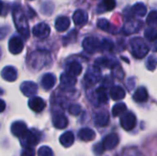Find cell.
I'll use <instances>...</instances> for the list:
<instances>
[{
	"label": "cell",
	"mask_w": 157,
	"mask_h": 156,
	"mask_svg": "<svg viewBox=\"0 0 157 156\" xmlns=\"http://www.w3.org/2000/svg\"><path fill=\"white\" fill-rule=\"evenodd\" d=\"M2 77L9 82H12L17 79V70L12 66H6L2 70Z\"/></svg>",
	"instance_id": "23"
},
{
	"label": "cell",
	"mask_w": 157,
	"mask_h": 156,
	"mask_svg": "<svg viewBox=\"0 0 157 156\" xmlns=\"http://www.w3.org/2000/svg\"><path fill=\"white\" fill-rule=\"evenodd\" d=\"M93 150H94V153H95L96 154L99 155V154H103V152H104L105 149H104V147H103V145H102V143H97V144L94 146Z\"/></svg>",
	"instance_id": "40"
},
{
	"label": "cell",
	"mask_w": 157,
	"mask_h": 156,
	"mask_svg": "<svg viewBox=\"0 0 157 156\" xmlns=\"http://www.w3.org/2000/svg\"><path fill=\"white\" fill-rule=\"evenodd\" d=\"M50 34V27L45 23H39L33 28V35L40 39H45Z\"/></svg>",
	"instance_id": "10"
},
{
	"label": "cell",
	"mask_w": 157,
	"mask_h": 156,
	"mask_svg": "<svg viewBox=\"0 0 157 156\" xmlns=\"http://www.w3.org/2000/svg\"><path fill=\"white\" fill-rule=\"evenodd\" d=\"M133 99L138 102V103H143L147 101L148 99V92L145 87H139L136 89L134 95H133Z\"/></svg>",
	"instance_id": "25"
},
{
	"label": "cell",
	"mask_w": 157,
	"mask_h": 156,
	"mask_svg": "<svg viewBox=\"0 0 157 156\" xmlns=\"http://www.w3.org/2000/svg\"><path fill=\"white\" fill-rule=\"evenodd\" d=\"M74 143H75V136L72 131H66L63 134H62L60 137V143L65 148L71 147L74 144Z\"/></svg>",
	"instance_id": "22"
},
{
	"label": "cell",
	"mask_w": 157,
	"mask_h": 156,
	"mask_svg": "<svg viewBox=\"0 0 157 156\" xmlns=\"http://www.w3.org/2000/svg\"><path fill=\"white\" fill-rule=\"evenodd\" d=\"M70 26V19L67 17H59L55 21V29L58 31H64Z\"/></svg>",
	"instance_id": "26"
},
{
	"label": "cell",
	"mask_w": 157,
	"mask_h": 156,
	"mask_svg": "<svg viewBox=\"0 0 157 156\" xmlns=\"http://www.w3.org/2000/svg\"><path fill=\"white\" fill-rule=\"evenodd\" d=\"M4 9H5V5L2 1H0V15H4L5 12H4Z\"/></svg>",
	"instance_id": "44"
},
{
	"label": "cell",
	"mask_w": 157,
	"mask_h": 156,
	"mask_svg": "<svg viewBox=\"0 0 157 156\" xmlns=\"http://www.w3.org/2000/svg\"><path fill=\"white\" fill-rule=\"evenodd\" d=\"M52 123H53V126L55 128H57L59 130H63V129H65L67 127L68 120L63 114L57 113L52 118Z\"/></svg>",
	"instance_id": "15"
},
{
	"label": "cell",
	"mask_w": 157,
	"mask_h": 156,
	"mask_svg": "<svg viewBox=\"0 0 157 156\" xmlns=\"http://www.w3.org/2000/svg\"><path fill=\"white\" fill-rule=\"evenodd\" d=\"M100 47H101L102 50L109 51H112V49L114 48V43L109 40L104 39L102 40V42L100 43Z\"/></svg>",
	"instance_id": "37"
},
{
	"label": "cell",
	"mask_w": 157,
	"mask_h": 156,
	"mask_svg": "<svg viewBox=\"0 0 157 156\" xmlns=\"http://www.w3.org/2000/svg\"><path fill=\"white\" fill-rule=\"evenodd\" d=\"M8 50L13 54H18L23 50V41L19 37L14 36L9 40Z\"/></svg>",
	"instance_id": "9"
},
{
	"label": "cell",
	"mask_w": 157,
	"mask_h": 156,
	"mask_svg": "<svg viewBox=\"0 0 157 156\" xmlns=\"http://www.w3.org/2000/svg\"><path fill=\"white\" fill-rule=\"evenodd\" d=\"M96 64L99 65V66H105L108 68H112L115 66L116 63H115V61H112L109 58H98L96 61Z\"/></svg>",
	"instance_id": "32"
},
{
	"label": "cell",
	"mask_w": 157,
	"mask_h": 156,
	"mask_svg": "<svg viewBox=\"0 0 157 156\" xmlns=\"http://www.w3.org/2000/svg\"><path fill=\"white\" fill-rule=\"evenodd\" d=\"M154 51H157V42H155V46H154Z\"/></svg>",
	"instance_id": "45"
},
{
	"label": "cell",
	"mask_w": 157,
	"mask_h": 156,
	"mask_svg": "<svg viewBox=\"0 0 157 156\" xmlns=\"http://www.w3.org/2000/svg\"><path fill=\"white\" fill-rule=\"evenodd\" d=\"M76 83V78L75 76H73L69 74H63L61 75V86L63 88H71L73 87Z\"/></svg>",
	"instance_id": "17"
},
{
	"label": "cell",
	"mask_w": 157,
	"mask_h": 156,
	"mask_svg": "<svg viewBox=\"0 0 157 156\" xmlns=\"http://www.w3.org/2000/svg\"><path fill=\"white\" fill-rule=\"evenodd\" d=\"M100 77H101V73L99 67L92 66L87 70L85 75V82L87 84V86H93L98 82H99Z\"/></svg>",
	"instance_id": "5"
},
{
	"label": "cell",
	"mask_w": 157,
	"mask_h": 156,
	"mask_svg": "<svg viewBox=\"0 0 157 156\" xmlns=\"http://www.w3.org/2000/svg\"><path fill=\"white\" fill-rule=\"evenodd\" d=\"M98 27L104 30V31H108V32H110V33H116V28L114 26H112L110 24V22L106 19V18H100L98 20Z\"/></svg>",
	"instance_id": "27"
},
{
	"label": "cell",
	"mask_w": 157,
	"mask_h": 156,
	"mask_svg": "<svg viewBox=\"0 0 157 156\" xmlns=\"http://www.w3.org/2000/svg\"><path fill=\"white\" fill-rule=\"evenodd\" d=\"M69 112L74 116H77L81 112V107L77 104H73L69 107Z\"/></svg>",
	"instance_id": "39"
},
{
	"label": "cell",
	"mask_w": 157,
	"mask_h": 156,
	"mask_svg": "<svg viewBox=\"0 0 157 156\" xmlns=\"http://www.w3.org/2000/svg\"><path fill=\"white\" fill-rule=\"evenodd\" d=\"M29 107L31 110L35 112H41L45 108L46 104L42 98L39 97H33L29 101Z\"/></svg>",
	"instance_id": "11"
},
{
	"label": "cell",
	"mask_w": 157,
	"mask_h": 156,
	"mask_svg": "<svg viewBox=\"0 0 157 156\" xmlns=\"http://www.w3.org/2000/svg\"><path fill=\"white\" fill-rule=\"evenodd\" d=\"M87 19H88L87 14L81 9H78L74 13L73 20L76 26H82V25L86 24L87 22Z\"/></svg>",
	"instance_id": "18"
},
{
	"label": "cell",
	"mask_w": 157,
	"mask_h": 156,
	"mask_svg": "<svg viewBox=\"0 0 157 156\" xmlns=\"http://www.w3.org/2000/svg\"><path fill=\"white\" fill-rule=\"evenodd\" d=\"M19 141L23 148H32L39 143V136L34 131H27L25 134L19 137Z\"/></svg>",
	"instance_id": "4"
},
{
	"label": "cell",
	"mask_w": 157,
	"mask_h": 156,
	"mask_svg": "<svg viewBox=\"0 0 157 156\" xmlns=\"http://www.w3.org/2000/svg\"><path fill=\"white\" fill-rule=\"evenodd\" d=\"M110 97L113 100L115 101H119V100H121L125 97L126 96V93H125V90L120 86H114L111 87L110 89Z\"/></svg>",
	"instance_id": "20"
},
{
	"label": "cell",
	"mask_w": 157,
	"mask_h": 156,
	"mask_svg": "<svg viewBox=\"0 0 157 156\" xmlns=\"http://www.w3.org/2000/svg\"><path fill=\"white\" fill-rule=\"evenodd\" d=\"M5 108H6V103L2 99H0V112H3Z\"/></svg>",
	"instance_id": "43"
},
{
	"label": "cell",
	"mask_w": 157,
	"mask_h": 156,
	"mask_svg": "<svg viewBox=\"0 0 157 156\" xmlns=\"http://www.w3.org/2000/svg\"><path fill=\"white\" fill-rule=\"evenodd\" d=\"M20 88L26 97H33L38 91V86L33 82H25L21 85Z\"/></svg>",
	"instance_id": "14"
},
{
	"label": "cell",
	"mask_w": 157,
	"mask_h": 156,
	"mask_svg": "<svg viewBox=\"0 0 157 156\" xmlns=\"http://www.w3.org/2000/svg\"><path fill=\"white\" fill-rule=\"evenodd\" d=\"M146 23L151 27H157V11L154 10L149 13L146 17Z\"/></svg>",
	"instance_id": "34"
},
{
	"label": "cell",
	"mask_w": 157,
	"mask_h": 156,
	"mask_svg": "<svg viewBox=\"0 0 157 156\" xmlns=\"http://www.w3.org/2000/svg\"><path fill=\"white\" fill-rule=\"evenodd\" d=\"M27 131H28L27 125L22 121H16L11 125V133L17 138L25 134Z\"/></svg>",
	"instance_id": "13"
},
{
	"label": "cell",
	"mask_w": 157,
	"mask_h": 156,
	"mask_svg": "<svg viewBox=\"0 0 157 156\" xmlns=\"http://www.w3.org/2000/svg\"><path fill=\"white\" fill-rule=\"evenodd\" d=\"M21 156H35V151L33 148H24L21 153Z\"/></svg>",
	"instance_id": "41"
},
{
	"label": "cell",
	"mask_w": 157,
	"mask_h": 156,
	"mask_svg": "<svg viewBox=\"0 0 157 156\" xmlns=\"http://www.w3.org/2000/svg\"><path fill=\"white\" fill-rule=\"evenodd\" d=\"M38 156H53V152L50 147L42 146L38 150Z\"/></svg>",
	"instance_id": "36"
},
{
	"label": "cell",
	"mask_w": 157,
	"mask_h": 156,
	"mask_svg": "<svg viewBox=\"0 0 157 156\" xmlns=\"http://www.w3.org/2000/svg\"><path fill=\"white\" fill-rule=\"evenodd\" d=\"M120 143V138L117 133L108 134L102 141V145L105 150H113L118 146Z\"/></svg>",
	"instance_id": "8"
},
{
	"label": "cell",
	"mask_w": 157,
	"mask_h": 156,
	"mask_svg": "<svg viewBox=\"0 0 157 156\" xmlns=\"http://www.w3.org/2000/svg\"><path fill=\"white\" fill-rule=\"evenodd\" d=\"M50 56L47 51H37L32 53L29 57L30 60V66L34 69H40L41 66L46 65L47 63L50 61Z\"/></svg>",
	"instance_id": "3"
},
{
	"label": "cell",
	"mask_w": 157,
	"mask_h": 156,
	"mask_svg": "<svg viewBox=\"0 0 157 156\" xmlns=\"http://www.w3.org/2000/svg\"><path fill=\"white\" fill-rule=\"evenodd\" d=\"M13 19L16 23V27L18 30V32L25 38L28 39L29 36V26H28V21L24 14L21 12L20 6L17 5L14 7L13 10Z\"/></svg>",
	"instance_id": "1"
},
{
	"label": "cell",
	"mask_w": 157,
	"mask_h": 156,
	"mask_svg": "<svg viewBox=\"0 0 157 156\" xmlns=\"http://www.w3.org/2000/svg\"><path fill=\"white\" fill-rule=\"evenodd\" d=\"M121 156H144L143 153L135 146H130L123 149Z\"/></svg>",
	"instance_id": "30"
},
{
	"label": "cell",
	"mask_w": 157,
	"mask_h": 156,
	"mask_svg": "<svg viewBox=\"0 0 157 156\" xmlns=\"http://www.w3.org/2000/svg\"><path fill=\"white\" fill-rule=\"evenodd\" d=\"M56 82V77L52 74H46L41 78V86L45 90L51 89Z\"/></svg>",
	"instance_id": "24"
},
{
	"label": "cell",
	"mask_w": 157,
	"mask_h": 156,
	"mask_svg": "<svg viewBox=\"0 0 157 156\" xmlns=\"http://www.w3.org/2000/svg\"><path fill=\"white\" fill-rule=\"evenodd\" d=\"M109 116L106 111H99L95 116V123L98 127H105L109 124Z\"/></svg>",
	"instance_id": "19"
},
{
	"label": "cell",
	"mask_w": 157,
	"mask_h": 156,
	"mask_svg": "<svg viewBox=\"0 0 157 156\" xmlns=\"http://www.w3.org/2000/svg\"><path fill=\"white\" fill-rule=\"evenodd\" d=\"M142 28V22L141 21H137V20H133L131 19L128 22H126L123 26V32L126 35L129 34H132L134 32L139 31V29Z\"/></svg>",
	"instance_id": "12"
},
{
	"label": "cell",
	"mask_w": 157,
	"mask_h": 156,
	"mask_svg": "<svg viewBox=\"0 0 157 156\" xmlns=\"http://www.w3.org/2000/svg\"><path fill=\"white\" fill-rule=\"evenodd\" d=\"M136 123H137V119L132 112H127L123 114V116L121 118V126L122 127L123 130L127 131L133 130L136 126Z\"/></svg>",
	"instance_id": "6"
},
{
	"label": "cell",
	"mask_w": 157,
	"mask_h": 156,
	"mask_svg": "<svg viewBox=\"0 0 157 156\" xmlns=\"http://www.w3.org/2000/svg\"><path fill=\"white\" fill-rule=\"evenodd\" d=\"M102 6L104 7V10H113L116 6V0H103Z\"/></svg>",
	"instance_id": "38"
},
{
	"label": "cell",
	"mask_w": 157,
	"mask_h": 156,
	"mask_svg": "<svg viewBox=\"0 0 157 156\" xmlns=\"http://www.w3.org/2000/svg\"><path fill=\"white\" fill-rule=\"evenodd\" d=\"M130 45H131L132 55L135 58L142 59L145 57L149 51V47L147 46V44L145 43L143 38L140 37L132 38L130 40Z\"/></svg>",
	"instance_id": "2"
},
{
	"label": "cell",
	"mask_w": 157,
	"mask_h": 156,
	"mask_svg": "<svg viewBox=\"0 0 157 156\" xmlns=\"http://www.w3.org/2000/svg\"><path fill=\"white\" fill-rule=\"evenodd\" d=\"M157 66V57L152 55L148 58L147 62H146V67L148 70L150 71H154Z\"/></svg>",
	"instance_id": "35"
},
{
	"label": "cell",
	"mask_w": 157,
	"mask_h": 156,
	"mask_svg": "<svg viewBox=\"0 0 157 156\" xmlns=\"http://www.w3.org/2000/svg\"><path fill=\"white\" fill-rule=\"evenodd\" d=\"M66 73L73 76H77L82 73V65L76 61L71 62L66 66Z\"/></svg>",
	"instance_id": "21"
},
{
	"label": "cell",
	"mask_w": 157,
	"mask_h": 156,
	"mask_svg": "<svg viewBox=\"0 0 157 156\" xmlns=\"http://www.w3.org/2000/svg\"><path fill=\"white\" fill-rule=\"evenodd\" d=\"M127 110V107L124 103H118L112 108V115L114 117H119L123 115Z\"/></svg>",
	"instance_id": "31"
},
{
	"label": "cell",
	"mask_w": 157,
	"mask_h": 156,
	"mask_svg": "<svg viewBox=\"0 0 157 156\" xmlns=\"http://www.w3.org/2000/svg\"><path fill=\"white\" fill-rule=\"evenodd\" d=\"M95 96H96L97 103L105 104L108 102V94H107V90L105 86L98 87L95 92Z\"/></svg>",
	"instance_id": "28"
},
{
	"label": "cell",
	"mask_w": 157,
	"mask_h": 156,
	"mask_svg": "<svg viewBox=\"0 0 157 156\" xmlns=\"http://www.w3.org/2000/svg\"><path fill=\"white\" fill-rule=\"evenodd\" d=\"M132 12L138 17H144L146 15L147 12V8L145 6V5L144 3H136L135 5H133V6L132 7Z\"/></svg>",
	"instance_id": "29"
},
{
	"label": "cell",
	"mask_w": 157,
	"mask_h": 156,
	"mask_svg": "<svg viewBox=\"0 0 157 156\" xmlns=\"http://www.w3.org/2000/svg\"><path fill=\"white\" fill-rule=\"evenodd\" d=\"M78 137L83 142H91L96 137V132L90 128H83L78 131Z\"/></svg>",
	"instance_id": "16"
},
{
	"label": "cell",
	"mask_w": 157,
	"mask_h": 156,
	"mask_svg": "<svg viewBox=\"0 0 157 156\" xmlns=\"http://www.w3.org/2000/svg\"><path fill=\"white\" fill-rule=\"evenodd\" d=\"M8 32L7 30V28L6 27H3V28H0V40L4 39L6 35V33Z\"/></svg>",
	"instance_id": "42"
},
{
	"label": "cell",
	"mask_w": 157,
	"mask_h": 156,
	"mask_svg": "<svg viewBox=\"0 0 157 156\" xmlns=\"http://www.w3.org/2000/svg\"><path fill=\"white\" fill-rule=\"evenodd\" d=\"M100 47V42L97 38L87 37L83 40V48L88 53L96 52Z\"/></svg>",
	"instance_id": "7"
},
{
	"label": "cell",
	"mask_w": 157,
	"mask_h": 156,
	"mask_svg": "<svg viewBox=\"0 0 157 156\" xmlns=\"http://www.w3.org/2000/svg\"><path fill=\"white\" fill-rule=\"evenodd\" d=\"M144 37L149 41H155L157 40V29L155 28L146 29L144 31Z\"/></svg>",
	"instance_id": "33"
}]
</instances>
